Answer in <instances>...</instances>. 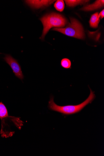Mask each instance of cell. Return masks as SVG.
<instances>
[{
    "label": "cell",
    "instance_id": "cell-10",
    "mask_svg": "<svg viewBox=\"0 0 104 156\" xmlns=\"http://www.w3.org/2000/svg\"><path fill=\"white\" fill-rule=\"evenodd\" d=\"M54 7L58 11L62 12L63 11L65 7V4L63 1L59 0L54 5Z\"/></svg>",
    "mask_w": 104,
    "mask_h": 156
},
{
    "label": "cell",
    "instance_id": "cell-3",
    "mask_svg": "<svg viewBox=\"0 0 104 156\" xmlns=\"http://www.w3.org/2000/svg\"><path fill=\"white\" fill-rule=\"evenodd\" d=\"M70 23L64 28H54L53 30L57 31L69 36L83 39L85 34L81 24L77 20L70 18Z\"/></svg>",
    "mask_w": 104,
    "mask_h": 156
},
{
    "label": "cell",
    "instance_id": "cell-4",
    "mask_svg": "<svg viewBox=\"0 0 104 156\" xmlns=\"http://www.w3.org/2000/svg\"><path fill=\"white\" fill-rule=\"evenodd\" d=\"M5 59L6 62L10 66L16 76L20 79L23 80L24 76L20 66L17 61L9 55H6Z\"/></svg>",
    "mask_w": 104,
    "mask_h": 156
},
{
    "label": "cell",
    "instance_id": "cell-5",
    "mask_svg": "<svg viewBox=\"0 0 104 156\" xmlns=\"http://www.w3.org/2000/svg\"><path fill=\"white\" fill-rule=\"evenodd\" d=\"M55 1H26L25 2L29 6L35 8L48 6Z\"/></svg>",
    "mask_w": 104,
    "mask_h": 156
},
{
    "label": "cell",
    "instance_id": "cell-11",
    "mask_svg": "<svg viewBox=\"0 0 104 156\" xmlns=\"http://www.w3.org/2000/svg\"><path fill=\"white\" fill-rule=\"evenodd\" d=\"M62 66L65 68H69L71 66V62L69 60L66 58L63 59L61 62Z\"/></svg>",
    "mask_w": 104,
    "mask_h": 156
},
{
    "label": "cell",
    "instance_id": "cell-7",
    "mask_svg": "<svg viewBox=\"0 0 104 156\" xmlns=\"http://www.w3.org/2000/svg\"><path fill=\"white\" fill-rule=\"evenodd\" d=\"M99 16V13L97 12L94 14L91 17L90 23L91 26L94 28L98 27L100 20Z\"/></svg>",
    "mask_w": 104,
    "mask_h": 156
},
{
    "label": "cell",
    "instance_id": "cell-2",
    "mask_svg": "<svg viewBox=\"0 0 104 156\" xmlns=\"http://www.w3.org/2000/svg\"><path fill=\"white\" fill-rule=\"evenodd\" d=\"M44 28L41 38L43 39L50 28L53 27H64L68 23L66 20L60 14L52 13L47 14L40 19Z\"/></svg>",
    "mask_w": 104,
    "mask_h": 156
},
{
    "label": "cell",
    "instance_id": "cell-12",
    "mask_svg": "<svg viewBox=\"0 0 104 156\" xmlns=\"http://www.w3.org/2000/svg\"><path fill=\"white\" fill-rule=\"evenodd\" d=\"M99 16L102 19L104 17V10L103 9L100 13L99 14Z\"/></svg>",
    "mask_w": 104,
    "mask_h": 156
},
{
    "label": "cell",
    "instance_id": "cell-1",
    "mask_svg": "<svg viewBox=\"0 0 104 156\" xmlns=\"http://www.w3.org/2000/svg\"><path fill=\"white\" fill-rule=\"evenodd\" d=\"M90 95L84 102L77 105H67L61 106L57 105L54 101V98L52 96L49 102L48 107L50 109L63 113L65 115H71L78 112L82 109L86 105L91 103L95 98V95L90 88Z\"/></svg>",
    "mask_w": 104,
    "mask_h": 156
},
{
    "label": "cell",
    "instance_id": "cell-6",
    "mask_svg": "<svg viewBox=\"0 0 104 156\" xmlns=\"http://www.w3.org/2000/svg\"><path fill=\"white\" fill-rule=\"evenodd\" d=\"M104 1L101 0L96 1L94 3L91 5L85 6L81 9V10L85 11H93L104 6Z\"/></svg>",
    "mask_w": 104,
    "mask_h": 156
},
{
    "label": "cell",
    "instance_id": "cell-8",
    "mask_svg": "<svg viewBox=\"0 0 104 156\" xmlns=\"http://www.w3.org/2000/svg\"><path fill=\"white\" fill-rule=\"evenodd\" d=\"M66 5L69 7H74L79 5H83L89 2V1H71V0H67L65 1Z\"/></svg>",
    "mask_w": 104,
    "mask_h": 156
},
{
    "label": "cell",
    "instance_id": "cell-9",
    "mask_svg": "<svg viewBox=\"0 0 104 156\" xmlns=\"http://www.w3.org/2000/svg\"><path fill=\"white\" fill-rule=\"evenodd\" d=\"M8 116L7 110L5 105L0 103V118H4Z\"/></svg>",
    "mask_w": 104,
    "mask_h": 156
}]
</instances>
